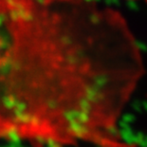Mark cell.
<instances>
[{"instance_id":"obj_1","label":"cell","mask_w":147,"mask_h":147,"mask_svg":"<svg viewBox=\"0 0 147 147\" xmlns=\"http://www.w3.org/2000/svg\"><path fill=\"white\" fill-rule=\"evenodd\" d=\"M143 74L127 20L101 0H0V140L135 147L120 121Z\"/></svg>"},{"instance_id":"obj_2","label":"cell","mask_w":147,"mask_h":147,"mask_svg":"<svg viewBox=\"0 0 147 147\" xmlns=\"http://www.w3.org/2000/svg\"><path fill=\"white\" fill-rule=\"evenodd\" d=\"M145 2H146V3H147V0H145Z\"/></svg>"}]
</instances>
